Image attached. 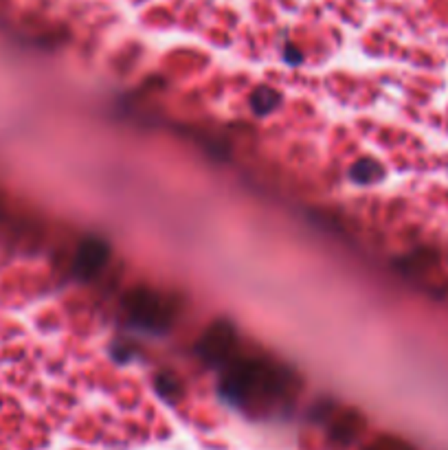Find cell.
<instances>
[{
    "instance_id": "cell-1",
    "label": "cell",
    "mask_w": 448,
    "mask_h": 450,
    "mask_svg": "<svg viewBox=\"0 0 448 450\" xmlns=\"http://www.w3.org/2000/svg\"><path fill=\"white\" fill-rule=\"evenodd\" d=\"M125 307L136 323L150 330H165L170 325V310L154 292L150 290H134L125 299Z\"/></svg>"
},
{
    "instance_id": "cell-2",
    "label": "cell",
    "mask_w": 448,
    "mask_h": 450,
    "mask_svg": "<svg viewBox=\"0 0 448 450\" xmlns=\"http://www.w3.org/2000/svg\"><path fill=\"white\" fill-rule=\"evenodd\" d=\"M233 343H235L233 327L224 323V321H220V323L211 325L204 332L202 341L198 343V352L207 363H222L229 356V352H231Z\"/></svg>"
},
{
    "instance_id": "cell-3",
    "label": "cell",
    "mask_w": 448,
    "mask_h": 450,
    "mask_svg": "<svg viewBox=\"0 0 448 450\" xmlns=\"http://www.w3.org/2000/svg\"><path fill=\"white\" fill-rule=\"evenodd\" d=\"M108 257V246L101 240H86L78 255H75V275L80 279H91L104 266Z\"/></svg>"
},
{
    "instance_id": "cell-4",
    "label": "cell",
    "mask_w": 448,
    "mask_h": 450,
    "mask_svg": "<svg viewBox=\"0 0 448 450\" xmlns=\"http://www.w3.org/2000/svg\"><path fill=\"white\" fill-rule=\"evenodd\" d=\"M378 176V165L374 161H358L352 167V178L358 180V183H369Z\"/></svg>"
},
{
    "instance_id": "cell-5",
    "label": "cell",
    "mask_w": 448,
    "mask_h": 450,
    "mask_svg": "<svg viewBox=\"0 0 448 450\" xmlns=\"http://www.w3.org/2000/svg\"><path fill=\"white\" fill-rule=\"evenodd\" d=\"M275 101H277V97H275L273 90L262 88L253 97V108H255V112H262L264 114V112H268V110L275 106Z\"/></svg>"
}]
</instances>
